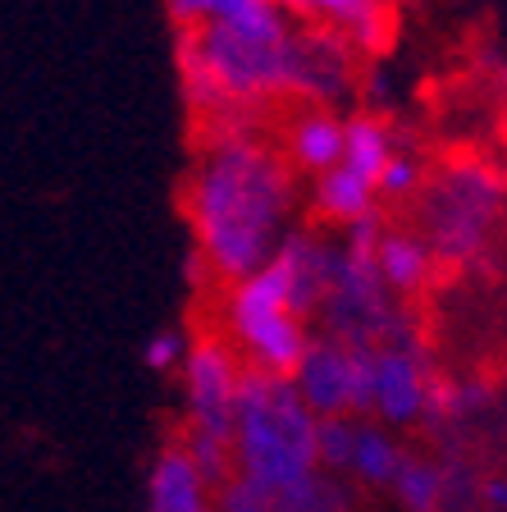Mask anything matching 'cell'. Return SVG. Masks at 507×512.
<instances>
[{
	"mask_svg": "<svg viewBox=\"0 0 507 512\" xmlns=\"http://www.w3.org/2000/svg\"><path fill=\"white\" fill-rule=\"evenodd\" d=\"M434 389L439 380L425 366V352L407 339H389L375 348V398H370V416L389 430H407L430 421Z\"/></svg>",
	"mask_w": 507,
	"mask_h": 512,
	"instance_id": "cell-8",
	"label": "cell"
},
{
	"mask_svg": "<svg viewBox=\"0 0 507 512\" xmlns=\"http://www.w3.org/2000/svg\"><path fill=\"white\" fill-rule=\"evenodd\" d=\"M229 334L252 362V371L270 375H297L302 357L311 352L307 339V316H297L293 288H288L284 256H270V266L247 275L243 284H233L229 293Z\"/></svg>",
	"mask_w": 507,
	"mask_h": 512,
	"instance_id": "cell-3",
	"label": "cell"
},
{
	"mask_svg": "<svg viewBox=\"0 0 507 512\" xmlns=\"http://www.w3.org/2000/svg\"><path fill=\"white\" fill-rule=\"evenodd\" d=\"M215 512H275V494L247 476H233L215 490Z\"/></svg>",
	"mask_w": 507,
	"mask_h": 512,
	"instance_id": "cell-19",
	"label": "cell"
},
{
	"mask_svg": "<svg viewBox=\"0 0 507 512\" xmlns=\"http://www.w3.org/2000/svg\"><path fill=\"white\" fill-rule=\"evenodd\" d=\"M147 512H215V490L197 471L183 439L160 444L147 467Z\"/></svg>",
	"mask_w": 507,
	"mask_h": 512,
	"instance_id": "cell-9",
	"label": "cell"
},
{
	"mask_svg": "<svg viewBox=\"0 0 507 512\" xmlns=\"http://www.w3.org/2000/svg\"><path fill=\"white\" fill-rule=\"evenodd\" d=\"M183 60H192L229 96L279 92V87L297 83V74H302L293 42H261V37L224 28V23H206V28L192 32L183 42Z\"/></svg>",
	"mask_w": 507,
	"mask_h": 512,
	"instance_id": "cell-4",
	"label": "cell"
},
{
	"mask_svg": "<svg viewBox=\"0 0 507 512\" xmlns=\"http://www.w3.org/2000/svg\"><path fill=\"white\" fill-rule=\"evenodd\" d=\"M398 156L389 142V128L380 124V119H348V151H343V165H348L352 174H361L366 183H380L384 165Z\"/></svg>",
	"mask_w": 507,
	"mask_h": 512,
	"instance_id": "cell-15",
	"label": "cell"
},
{
	"mask_svg": "<svg viewBox=\"0 0 507 512\" xmlns=\"http://www.w3.org/2000/svg\"><path fill=\"white\" fill-rule=\"evenodd\" d=\"M375 183H366L361 174H352L348 165H338V170H329V174H320V183H316V206L329 215V220H338V224H357V220H366V215H375Z\"/></svg>",
	"mask_w": 507,
	"mask_h": 512,
	"instance_id": "cell-13",
	"label": "cell"
},
{
	"mask_svg": "<svg viewBox=\"0 0 507 512\" xmlns=\"http://www.w3.org/2000/svg\"><path fill=\"white\" fill-rule=\"evenodd\" d=\"M393 499L402 512H448V471L444 462L407 453L398 480H393Z\"/></svg>",
	"mask_w": 507,
	"mask_h": 512,
	"instance_id": "cell-12",
	"label": "cell"
},
{
	"mask_svg": "<svg viewBox=\"0 0 507 512\" xmlns=\"http://www.w3.org/2000/svg\"><path fill=\"white\" fill-rule=\"evenodd\" d=\"M288 211V174L270 151L252 142H224L206 151L192 179V229L206 266L243 284L284 247L279 224Z\"/></svg>",
	"mask_w": 507,
	"mask_h": 512,
	"instance_id": "cell-1",
	"label": "cell"
},
{
	"mask_svg": "<svg viewBox=\"0 0 507 512\" xmlns=\"http://www.w3.org/2000/svg\"><path fill=\"white\" fill-rule=\"evenodd\" d=\"M275 512H352V480L316 471L311 480L293 485L275 499Z\"/></svg>",
	"mask_w": 507,
	"mask_h": 512,
	"instance_id": "cell-16",
	"label": "cell"
},
{
	"mask_svg": "<svg viewBox=\"0 0 507 512\" xmlns=\"http://www.w3.org/2000/svg\"><path fill=\"white\" fill-rule=\"evenodd\" d=\"M357 416H325L320 421V471L348 480L352 448H357Z\"/></svg>",
	"mask_w": 507,
	"mask_h": 512,
	"instance_id": "cell-17",
	"label": "cell"
},
{
	"mask_svg": "<svg viewBox=\"0 0 507 512\" xmlns=\"http://www.w3.org/2000/svg\"><path fill=\"white\" fill-rule=\"evenodd\" d=\"M243 375L233 348L215 334H201L183 362V398H188V430L233 444V421H238V398H243Z\"/></svg>",
	"mask_w": 507,
	"mask_h": 512,
	"instance_id": "cell-7",
	"label": "cell"
},
{
	"mask_svg": "<svg viewBox=\"0 0 507 512\" xmlns=\"http://www.w3.org/2000/svg\"><path fill=\"white\" fill-rule=\"evenodd\" d=\"M293 384L320 421L325 416H361L370 412V398H375V348L329 334V339L311 343Z\"/></svg>",
	"mask_w": 507,
	"mask_h": 512,
	"instance_id": "cell-6",
	"label": "cell"
},
{
	"mask_svg": "<svg viewBox=\"0 0 507 512\" xmlns=\"http://www.w3.org/2000/svg\"><path fill=\"white\" fill-rule=\"evenodd\" d=\"M343 151H348V124H338V119H329V115L297 119L293 160L302 165V170H311L320 179V174H329V170L343 165Z\"/></svg>",
	"mask_w": 507,
	"mask_h": 512,
	"instance_id": "cell-11",
	"label": "cell"
},
{
	"mask_svg": "<svg viewBox=\"0 0 507 512\" xmlns=\"http://www.w3.org/2000/svg\"><path fill=\"white\" fill-rule=\"evenodd\" d=\"M498 206H503V183L489 170H453L434 197L425 202V215H430V243L439 256L448 261H466L485 247L489 229L498 220Z\"/></svg>",
	"mask_w": 507,
	"mask_h": 512,
	"instance_id": "cell-5",
	"label": "cell"
},
{
	"mask_svg": "<svg viewBox=\"0 0 507 512\" xmlns=\"http://www.w3.org/2000/svg\"><path fill=\"white\" fill-rule=\"evenodd\" d=\"M302 5L316 10V14H325V19H334V23H343V28H357V23L370 14L375 0H302Z\"/></svg>",
	"mask_w": 507,
	"mask_h": 512,
	"instance_id": "cell-22",
	"label": "cell"
},
{
	"mask_svg": "<svg viewBox=\"0 0 507 512\" xmlns=\"http://www.w3.org/2000/svg\"><path fill=\"white\" fill-rule=\"evenodd\" d=\"M416 179H421V165H416L412 156H393L389 165H384L375 192H380V197H407V192L416 188Z\"/></svg>",
	"mask_w": 507,
	"mask_h": 512,
	"instance_id": "cell-21",
	"label": "cell"
},
{
	"mask_svg": "<svg viewBox=\"0 0 507 512\" xmlns=\"http://www.w3.org/2000/svg\"><path fill=\"white\" fill-rule=\"evenodd\" d=\"M233 462L238 476L256 480L275 499L320 471V416L297 394L293 375L247 366L233 421Z\"/></svg>",
	"mask_w": 507,
	"mask_h": 512,
	"instance_id": "cell-2",
	"label": "cell"
},
{
	"mask_svg": "<svg viewBox=\"0 0 507 512\" xmlns=\"http://www.w3.org/2000/svg\"><path fill=\"white\" fill-rule=\"evenodd\" d=\"M375 266H380L384 288H393V293H416V288L430 279V247L412 234H384L380 252H375Z\"/></svg>",
	"mask_w": 507,
	"mask_h": 512,
	"instance_id": "cell-14",
	"label": "cell"
},
{
	"mask_svg": "<svg viewBox=\"0 0 507 512\" xmlns=\"http://www.w3.org/2000/svg\"><path fill=\"white\" fill-rule=\"evenodd\" d=\"M188 348H192V343L183 339L179 330H160V334H151V339L142 343V362H147L156 375L183 371V362H188Z\"/></svg>",
	"mask_w": 507,
	"mask_h": 512,
	"instance_id": "cell-20",
	"label": "cell"
},
{
	"mask_svg": "<svg viewBox=\"0 0 507 512\" xmlns=\"http://www.w3.org/2000/svg\"><path fill=\"white\" fill-rule=\"evenodd\" d=\"M480 508L485 512H507V476H485L480 480Z\"/></svg>",
	"mask_w": 507,
	"mask_h": 512,
	"instance_id": "cell-23",
	"label": "cell"
},
{
	"mask_svg": "<svg viewBox=\"0 0 507 512\" xmlns=\"http://www.w3.org/2000/svg\"><path fill=\"white\" fill-rule=\"evenodd\" d=\"M169 19L179 28H206V23H233L238 14H247L256 0H165Z\"/></svg>",
	"mask_w": 507,
	"mask_h": 512,
	"instance_id": "cell-18",
	"label": "cell"
},
{
	"mask_svg": "<svg viewBox=\"0 0 507 512\" xmlns=\"http://www.w3.org/2000/svg\"><path fill=\"white\" fill-rule=\"evenodd\" d=\"M402 462H407V448L393 439V430L380 426V421H361L357 448H352V467H348L352 485H361V490H393Z\"/></svg>",
	"mask_w": 507,
	"mask_h": 512,
	"instance_id": "cell-10",
	"label": "cell"
}]
</instances>
